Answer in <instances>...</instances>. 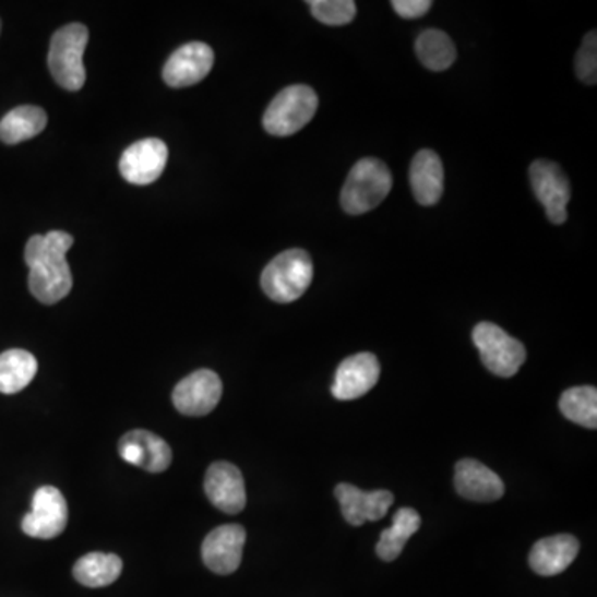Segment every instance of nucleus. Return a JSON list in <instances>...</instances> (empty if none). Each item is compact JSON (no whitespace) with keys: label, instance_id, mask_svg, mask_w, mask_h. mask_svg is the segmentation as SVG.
<instances>
[{"label":"nucleus","instance_id":"f257e3e1","mask_svg":"<svg viewBox=\"0 0 597 597\" xmlns=\"http://www.w3.org/2000/svg\"><path fill=\"white\" fill-rule=\"evenodd\" d=\"M72 246L73 238L65 231H50L28 239L25 246V263L31 270L28 290L41 305H57L72 290V271L67 263V252Z\"/></svg>","mask_w":597,"mask_h":597},{"label":"nucleus","instance_id":"412c9836","mask_svg":"<svg viewBox=\"0 0 597 597\" xmlns=\"http://www.w3.org/2000/svg\"><path fill=\"white\" fill-rule=\"evenodd\" d=\"M38 362L22 349L0 354V394L14 395L24 391L37 375Z\"/></svg>","mask_w":597,"mask_h":597},{"label":"nucleus","instance_id":"1a4fd4ad","mask_svg":"<svg viewBox=\"0 0 597 597\" xmlns=\"http://www.w3.org/2000/svg\"><path fill=\"white\" fill-rule=\"evenodd\" d=\"M223 382L213 370L201 369L184 377L174 391V404L180 414L203 417L222 401Z\"/></svg>","mask_w":597,"mask_h":597},{"label":"nucleus","instance_id":"a878e982","mask_svg":"<svg viewBox=\"0 0 597 597\" xmlns=\"http://www.w3.org/2000/svg\"><path fill=\"white\" fill-rule=\"evenodd\" d=\"M309 8L321 24L332 27L350 24L357 11L356 2L353 0H312Z\"/></svg>","mask_w":597,"mask_h":597},{"label":"nucleus","instance_id":"9b49d317","mask_svg":"<svg viewBox=\"0 0 597 597\" xmlns=\"http://www.w3.org/2000/svg\"><path fill=\"white\" fill-rule=\"evenodd\" d=\"M215 63V52L203 41H190L175 50L163 69V80L169 87L184 88L206 79Z\"/></svg>","mask_w":597,"mask_h":597},{"label":"nucleus","instance_id":"dca6fc26","mask_svg":"<svg viewBox=\"0 0 597 597\" xmlns=\"http://www.w3.org/2000/svg\"><path fill=\"white\" fill-rule=\"evenodd\" d=\"M335 498L343 508L344 518L353 526L379 522L394 504V494L391 491H362L349 483H338L335 487Z\"/></svg>","mask_w":597,"mask_h":597},{"label":"nucleus","instance_id":"c85d7f7f","mask_svg":"<svg viewBox=\"0 0 597 597\" xmlns=\"http://www.w3.org/2000/svg\"><path fill=\"white\" fill-rule=\"evenodd\" d=\"M0 31H2V21H0Z\"/></svg>","mask_w":597,"mask_h":597},{"label":"nucleus","instance_id":"423d86ee","mask_svg":"<svg viewBox=\"0 0 597 597\" xmlns=\"http://www.w3.org/2000/svg\"><path fill=\"white\" fill-rule=\"evenodd\" d=\"M474 343L480 353L481 362L494 375L510 379L525 363V346L497 324L480 322L474 331Z\"/></svg>","mask_w":597,"mask_h":597},{"label":"nucleus","instance_id":"f3484780","mask_svg":"<svg viewBox=\"0 0 597 597\" xmlns=\"http://www.w3.org/2000/svg\"><path fill=\"white\" fill-rule=\"evenodd\" d=\"M455 488L458 494L477 503H491L504 494V483L487 465L465 458L455 466Z\"/></svg>","mask_w":597,"mask_h":597},{"label":"nucleus","instance_id":"aec40b11","mask_svg":"<svg viewBox=\"0 0 597 597\" xmlns=\"http://www.w3.org/2000/svg\"><path fill=\"white\" fill-rule=\"evenodd\" d=\"M47 121L49 120L44 108L34 105L14 108L0 120V142L5 145L27 142L46 130Z\"/></svg>","mask_w":597,"mask_h":597},{"label":"nucleus","instance_id":"393cba45","mask_svg":"<svg viewBox=\"0 0 597 597\" xmlns=\"http://www.w3.org/2000/svg\"><path fill=\"white\" fill-rule=\"evenodd\" d=\"M560 408L568 420L583 425L586 429H597V391L596 387H573L560 398Z\"/></svg>","mask_w":597,"mask_h":597},{"label":"nucleus","instance_id":"6e6552de","mask_svg":"<svg viewBox=\"0 0 597 597\" xmlns=\"http://www.w3.org/2000/svg\"><path fill=\"white\" fill-rule=\"evenodd\" d=\"M529 180H532L536 198L545 206L549 222L552 225L566 223V206L571 200V187L560 165L548 162V159H538L529 168Z\"/></svg>","mask_w":597,"mask_h":597},{"label":"nucleus","instance_id":"5701e85b","mask_svg":"<svg viewBox=\"0 0 597 597\" xmlns=\"http://www.w3.org/2000/svg\"><path fill=\"white\" fill-rule=\"evenodd\" d=\"M123 563L117 554L88 552L73 566V577L87 587H105L120 577Z\"/></svg>","mask_w":597,"mask_h":597},{"label":"nucleus","instance_id":"7ed1b4c3","mask_svg":"<svg viewBox=\"0 0 597 597\" xmlns=\"http://www.w3.org/2000/svg\"><path fill=\"white\" fill-rule=\"evenodd\" d=\"M391 169L377 158H363L350 169L341 194V204L349 215H363L375 210L391 193Z\"/></svg>","mask_w":597,"mask_h":597},{"label":"nucleus","instance_id":"f8f14e48","mask_svg":"<svg viewBox=\"0 0 597 597\" xmlns=\"http://www.w3.org/2000/svg\"><path fill=\"white\" fill-rule=\"evenodd\" d=\"M246 529L241 525H223L213 529L201 546V557L207 570L228 576L242 561Z\"/></svg>","mask_w":597,"mask_h":597},{"label":"nucleus","instance_id":"9d476101","mask_svg":"<svg viewBox=\"0 0 597 597\" xmlns=\"http://www.w3.org/2000/svg\"><path fill=\"white\" fill-rule=\"evenodd\" d=\"M168 162V146L158 139H145L124 150L120 158V174L136 187L155 183Z\"/></svg>","mask_w":597,"mask_h":597},{"label":"nucleus","instance_id":"20e7f679","mask_svg":"<svg viewBox=\"0 0 597 597\" xmlns=\"http://www.w3.org/2000/svg\"><path fill=\"white\" fill-rule=\"evenodd\" d=\"M88 28L83 24H69L59 28L50 40L49 69L60 87L79 92L87 82L83 53L87 49Z\"/></svg>","mask_w":597,"mask_h":597},{"label":"nucleus","instance_id":"4468645a","mask_svg":"<svg viewBox=\"0 0 597 597\" xmlns=\"http://www.w3.org/2000/svg\"><path fill=\"white\" fill-rule=\"evenodd\" d=\"M118 452L128 465L140 466L148 474H163L168 470L174 459L168 443L148 430H132L124 433Z\"/></svg>","mask_w":597,"mask_h":597},{"label":"nucleus","instance_id":"a211bd4d","mask_svg":"<svg viewBox=\"0 0 597 597\" xmlns=\"http://www.w3.org/2000/svg\"><path fill=\"white\" fill-rule=\"evenodd\" d=\"M580 541L571 535L539 539L529 552V566L539 576H557L576 560Z\"/></svg>","mask_w":597,"mask_h":597},{"label":"nucleus","instance_id":"6ab92c4d","mask_svg":"<svg viewBox=\"0 0 597 597\" xmlns=\"http://www.w3.org/2000/svg\"><path fill=\"white\" fill-rule=\"evenodd\" d=\"M445 174L440 156L432 150H421L410 166V184L415 200L421 206H433L443 194Z\"/></svg>","mask_w":597,"mask_h":597},{"label":"nucleus","instance_id":"f03ea898","mask_svg":"<svg viewBox=\"0 0 597 597\" xmlns=\"http://www.w3.org/2000/svg\"><path fill=\"white\" fill-rule=\"evenodd\" d=\"M314 264L302 249H289L276 255L261 276L264 294L274 302L289 305L297 301L311 286Z\"/></svg>","mask_w":597,"mask_h":597},{"label":"nucleus","instance_id":"4be33fe9","mask_svg":"<svg viewBox=\"0 0 597 597\" xmlns=\"http://www.w3.org/2000/svg\"><path fill=\"white\" fill-rule=\"evenodd\" d=\"M420 515L414 508H401L395 513L391 528L383 529L379 542H377V554H379L380 560H397L408 539L420 529Z\"/></svg>","mask_w":597,"mask_h":597},{"label":"nucleus","instance_id":"0eeeda50","mask_svg":"<svg viewBox=\"0 0 597 597\" xmlns=\"http://www.w3.org/2000/svg\"><path fill=\"white\" fill-rule=\"evenodd\" d=\"M69 523V506L56 487L38 488L32 498V511L22 520V532L31 538L53 539L62 535Z\"/></svg>","mask_w":597,"mask_h":597},{"label":"nucleus","instance_id":"ddd939ff","mask_svg":"<svg viewBox=\"0 0 597 597\" xmlns=\"http://www.w3.org/2000/svg\"><path fill=\"white\" fill-rule=\"evenodd\" d=\"M204 491L211 504L226 515H238L246 508L244 478L232 463H213L204 478Z\"/></svg>","mask_w":597,"mask_h":597},{"label":"nucleus","instance_id":"bb28decb","mask_svg":"<svg viewBox=\"0 0 597 597\" xmlns=\"http://www.w3.org/2000/svg\"><path fill=\"white\" fill-rule=\"evenodd\" d=\"M576 75L587 85H596L597 82V35L596 31L589 32L581 44L576 56Z\"/></svg>","mask_w":597,"mask_h":597},{"label":"nucleus","instance_id":"2eb2a0df","mask_svg":"<svg viewBox=\"0 0 597 597\" xmlns=\"http://www.w3.org/2000/svg\"><path fill=\"white\" fill-rule=\"evenodd\" d=\"M379 377L380 363L373 354L360 353L347 357L335 372L332 395L337 401H356L375 387Z\"/></svg>","mask_w":597,"mask_h":597},{"label":"nucleus","instance_id":"39448f33","mask_svg":"<svg viewBox=\"0 0 597 597\" xmlns=\"http://www.w3.org/2000/svg\"><path fill=\"white\" fill-rule=\"evenodd\" d=\"M318 94L308 85H290L274 97L264 114L263 124L270 135L290 136L301 132L318 111Z\"/></svg>","mask_w":597,"mask_h":597},{"label":"nucleus","instance_id":"cd10ccee","mask_svg":"<svg viewBox=\"0 0 597 597\" xmlns=\"http://www.w3.org/2000/svg\"><path fill=\"white\" fill-rule=\"evenodd\" d=\"M392 8L404 19H418L432 8L430 0H394Z\"/></svg>","mask_w":597,"mask_h":597},{"label":"nucleus","instance_id":"b1692460","mask_svg":"<svg viewBox=\"0 0 597 597\" xmlns=\"http://www.w3.org/2000/svg\"><path fill=\"white\" fill-rule=\"evenodd\" d=\"M415 52H417L418 60L433 72H443L456 59L455 44L452 38L445 32L435 31V28L423 31L418 35L417 41H415Z\"/></svg>","mask_w":597,"mask_h":597}]
</instances>
